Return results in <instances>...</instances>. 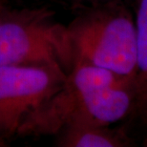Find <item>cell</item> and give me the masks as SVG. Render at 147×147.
<instances>
[{
	"label": "cell",
	"instance_id": "6da1fadb",
	"mask_svg": "<svg viewBox=\"0 0 147 147\" xmlns=\"http://www.w3.org/2000/svg\"><path fill=\"white\" fill-rule=\"evenodd\" d=\"M135 101L134 78L76 63L62 88L31 114L26 127L28 131L57 133L74 120L113 125L132 117Z\"/></svg>",
	"mask_w": 147,
	"mask_h": 147
},
{
	"label": "cell",
	"instance_id": "7a4b0ae2",
	"mask_svg": "<svg viewBox=\"0 0 147 147\" xmlns=\"http://www.w3.org/2000/svg\"><path fill=\"white\" fill-rule=\"evenodd\" d=\"M81 11L67 27L73 65L90 64L135 78L136 26L134 11L125 0Z\"/></svg>",
	"mask_w": 147,
	"mask_h": 147
},
{
	"label": "cell",
	"instance_id": "3957f363",
	"mask_svg": "<svg viewBox=\"0 0 147 147\" xmlns=\"http://www.w3.org/2000/svg\"><path fill=\"white\" fill-rule=\"evenodd\" d=\"M34 65L69 75L73 53L67 28L36 22L0 24V67Z\"/></svg>",
	"mask_w": 147,
	"mask_h": 147
},
{
	"label": "cell",
	"instance_id": "277c9868",
	"mask_svg": "<svg viewBox=\"0 0 147 147\" xmlns=\"http://www.w3.org/2000/svg\"><path fill=\"white\" fill-rule=\"evenodd\" d=\"M67 78L47 67H0V140L18 133L26 119L55 95Z\"/></svg>",
	"mask_w": 147,
	"mask_h": 147
},
{
	"label": "cell",
	"instance_id": "5b68a950",
	"mask_svg": "<svg viewBox=\"0 0 147 147\" xmlns=\"http://www.w3.org/2000/svg\"><path fill=\"white\" fill-rule=\"evenodd\" d=\"M58 145L65 147H130L134 142L123 128L74 120L59 131Z\"/></svg>",
	"mask_w": 147,
	"mask_h": 147
},
{
	"label": "cell",
	"instance_id": "8992f818",
	"mask_svg": "<svg viewBox=\"0 0 147 147\" xmlns=\"http://www.w3.org/2000/svg\"><path fill=\"white\" fill-rule=\"evenodd\" d=\"M137 70L135 76L136 101L132 119L147 126V0H135Z\"/></svg>",
	"mask_w": 147,
	"mask_h": 147
},
{
	"label": "cell",
	"instance_id": "52a82bcc",
	"mask_svg": "<svg viewBox=\"0 0 147 147\" xmlns=\"http://www.w3.org/2000/svg\"><path fill=\"white\" fill-rule=\"evenodd\" d=\"M69 1L71 2L72 6H74L76 9L84 10V9L98 7V6L117 1V0H69Z\"/></svg>",
	"mask_w": 147,
	"mask_h": 147
},
{
	"label": "cell",
	"instance_id": "ba28073f",
	"mask_svg": "<svg viewBox=\"0 0 147 147\" xmlns=\"http://www.w3.org/2000/svg\"><path fill=\"white\" fill-rule=\"evenodd\" d=\"M142 145H143V146H146V147H147V137L145 138V140H143V142H142Z\"/></svg>",
	"mask_w": 147,
	"mask_h": 147
}]
</instances>
